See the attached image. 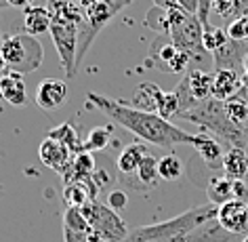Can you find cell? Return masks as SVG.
Returning a JSON list of instances; mask_svg holds the SVG:
<instances>
[{
	"mask_svg": "<svg viewBox=\"0 0 248 242\" xmlns=\"http://www.w3.org/2000/svg\"><path fill=\"white\" fill-rule=\"evenodd\" d=\"M89 105L103 112L109 120H114L118 127L126 129L135 137H139L143 144L156 145V147H170L177 144H194L196 135L185 133L183 129L175 127L170 120H166L156 112H145L133 105L114 101V99L99 95V93H89L86 95Z\"/></svg>",
	"mask_w": 248,
	"mask_h": 242,
	"instance_id": "obj_1",
	"label": "cell"
},
{
	"mask_svg": "<svg viewBox=\"0 0 248 242\" xmlns=\"http://www.w3.org/2000/svg\"><path fill=\"white\" fill-rule=\"evenodd\" d=\"M217 210H219V207L213 202L198 204V207L185 210L172 219L128 229L126 238L122 242H183L185 236L194 232L198 226L217 217Z\"/></svg>",
	"mask_w": 248,
	"mask_h": 242,
	"instance_id": "obj_2",
	"label": "cell"
},
{
	"mask_svg": "<svg viewBox=\"0 0 248 242\" xmlns=\"http://www.w3.org/2000/svg\"><path fill=\"white\" fill-rule=\"evenodd\" d=\"M179 118L198 125L204 133L213 135L215 139H219L223 145L229 147H246V131L244 125H238L232 118L227 116L225 105L219 99L210 97L204 99L198 105H194L191 110L179 114Z\"/></svg>",
	"mask_w": 248,
	"mask_h": 242,
	"instance_id": "obj_3",
	"label": "cell"
},
{
	"mask_svg": "<svg viewBox=\"0 0 248 242\" xmlns=\"http://www.w3.org/2000/svg\"><path fill=\"white\" fill-rule=\"evenodd\" d=\"M0 53H2L7 67L17 74H32L42 65L45 51L38 38L32 34H13L7 36L0 42Z\"/></svg>",
	"mask_w": 248,
	"mask_h": 242,
	"instance_id": "obj_4",
	"label": "cell"
},
{
	"mask_svg": "<svg viewBox=\"0 0 248 242\" xmlns=\"http://www.w3.org/2000/svg\"><path fill=\"white\" fill-rule=\"evenodd\" d=\"M170 40L187 55H191V64L200 61L206 55V48L202 45L204 28L200 19L191 13H185L183 9H175L170 13V30H169Z\"/></svg>",
	"mask_w": 248,
	"mask_h": 242,
	"instance_id": "obj_5",
	"label": "cell"
},
{
	"mask_svg": "<svg viewBox=\"0 0 248 242\" xmlns=\"http://www.w3.org/2000/svg\"><path fill=\"white\" fill-rule=\"evenodd\" d=\"M80 210H82L84 219L89 221L93 236H95L99 242H122L126 238L128 227L114 209L93 200L89 204H84Z\"/></svg>",
	"mask_w": 248,
	"mask_h": 242,
	"instance_id": "obj_6",
	"label": "cell"
},
{
	"mask_svg": "<svg viewBox=\"0 0 248 242\" xmlns=\"http://www.w3.org/2000/svg\"><path fill=\"white\" fill-rule=\"evenodd\" d=\"M147 67H156L160 72L169 74H183L191 64V55H187L170 40L169 34H158L150 45L147 53Z\"/></svg>",
	"mask_w": 248,
	"mask_h": 242,
	"instance_id": "obj_7",
	"label": "cell"
},
{
	"mask_svg": "<svg viewBox=\"0 0 248 242\" xmlns=\"http://www.w3.org/2000/svg\"><path fill=\"white\" fill-rule=\"evenodd\" d=\"M78 32H80V26H65V23H53L51 30H48L51 40L55 45V51L59 55L61 67H63L67 78H74L78 72V67H76Z\"/></svg>",
	"mask_w": 248,
	"mask_h": 242,
	"instance_id": "obj_8",
	"label": "cell"
},
{
	"mask_svg": "<svg viewBox=\"0 0 248 242\" xmlns=\"http://www.w3.org/2000/svg\"><path fill=\"white\" fill-rule=\"evenodd\" d=\"M215 64V72L217 70H244V61L248 57V42L244 40H233L227 38L221 42L219 47L210 53Z\"/></svg>",
	"mask_w": 248,
	"mask_h": 242,
	"instance_id": "obj_9",
	"label": "cell"
},
{
	"mask_svg": "<svg viewBox=\"0 0 248 242\" xmlns=\"http://www.w3.org/2000/svg\"><path fill=\"white\" fill-rule=\"evenodd\" d=\"M217 221L227 232L246 236L248 234V202H242L233 198V200L221 204L219 210H217Z\"/></svg>",
	"mask_w": 248,
	"mask_h": 242,
	"instance_id": "obj_10",
	"label": "cell"
},
{
	"mask_svg": "<svg viewBox=\"0 0 248 242\" xmlns=\"http://www.w3.org/2000/svg\"><path fill=\"white\" fill-rule=\"evenodd\" d=\"M38 156H40V160H42V164L45 166H48V169L55 171V173H59V175H63L74 154L67 150L63 144H59L57 139L45 137L42 139V144H40V147H38Z\"/></svg>",
	"mask_w": 248,
	"mask_h": 242,
	"instance_id": "obj_11",
	"label": "cell"
},
{
	"mask_svg": "<svg viewBox=\"0 0 248 242\" xmlns=\"http://www.w3.org/2000/svg\"><path fill=\"white\" fill-rule=\"evenodd\" d=\"M67 99V82L57 78L42 80L36 89V105L45 112L57 110L61 103Z\"/></svg>",
	"mask_w": 248,
	"mask_h": 242,
	"instance_id": "obj_12",
	"label": "cell"
},
{
	"mask_svg": "<svg viewBox=\"0 0 248 242\" xmlns=\"http://www.w3.org/2000/svg\"><path fill=\"white\" fill-rule=\"evenodd\" d=\"M242 240H244V236L227 232V229L217 221V217L204 221L202 226H198L194 232L183 238V242H242Z\"/></svg>",
	"mask_w": 248,
	"mask_h": 242,
	"instance_id": "obj_13",
	"label": "cell"
},
{
	"mask_svg": "<svg viewBox=\"0 0 248 242\" xmlns=\"http://www.w3.org/2000/svg\"><path fill=\"white\" fill-rule=\"evenodd\" d=\"M200 154V158L204 160V164L208 169H223V144L219 139H215L208 133H196V141L191 144Z\"/></svg>",
	"mask_w": 248,
	"mask_h": 242,
	"instance_id": "obj_14",
	"label": "cell"
},
{
	"mask_svg": "<svg viewBox=\"0 0 248 242\" xmlns=\"http://www.w3.org/2000/svg\"><path fill=\"white\" fill-rule=\"evenodd\" d=\"M95 171V154L93 152H80L74 154L70 164H67L63 177V183H74V181H89Z\"/></svg>",
	"mask_w": 248,
	"mask_h": 242,
	"instance_id": "obj_15",
	"label": "cell"
},
{
	"mask_svg": "<svg viewBox=\"0 0 248 242\" xmlns=\"http://www.w3.org/2000/svg\"><path fill=\"white\" fill-rule=\"evenodd\" d=\"M0 97L11 105H23L28 101V91L21 74L7 70L0 76Z\"/></svg>",
	"mask_w": 248,
	"mask_h": 242,
	"instance_id": "obj_16",
	"label": "cell"
},
{
	"mask_svg": "<svg viewBox=\"0 0 248 242\" xmlns=\"http://www.w3.org/2000/svg\"><path fill=\"white\" fill-rule=\"evenodd\" d=\"M118 166H116V160L108 156V154H101L97 152L95 156V171H93V183L97 185V190H109L111 185L118 181Z\"/></svg>",
	"mask_w": 248,
	"mask_h": 242,
	"instance_id": "obj_17",
	"label": "cell"
},
{
	"mask_svg": "<svg viewBox=\"0 0 248 242\" xmlns=\"http://www.w3.org/2000/svg\"><path fill=\"white\" fill-rule=\"evenodd\" d=\"M48 13L53 23H65V26H82L84 13L72 0H48Z\"/></svg>",
	"mask_w": 248,
	"mask_h": 242,
	"instance_id": "obj_18",
	"label": "cell"
},
{
	"mask_svg": "<svg viewBox=\"0 0 248 242\" xmlns=\"http://www.w3.org/2000/svg\"><path fill=\"white\" fill-rule=\"evenodd\" d=\"M242 86V76L235 70H217L213 82V97L219 101H227Z\"/></svg>",
	"mask_w": 248,
	"mask_h": 242,
	"instance_id": "obj_19",
	"label": "cell"
},
{
	"mask_svg": "<svg viewBox=\"0 0 248 242\" xmlns=\"http://www.w3.org/2000/svg\"><path fill=\"white\" fill-rule=\"evenodd\" d=\"M23 26H26V34H32V36L48 32L51 26H53L48 9L40 7V4H30V7H26V13H23Z\"/></svg>",
	"mask_w": 248,
	"mask_h": 242,
	"instance_id": "obj_20",
	"label": "cell"
},
{
	"mask_svg": "<svg viewBox=\"0 0 248 242\" xmlns=\"http://www.w3.org/2000/svg\"><path fill=\"white\" fill-rule=\"evenodd\" d=\"M145 156H147V147H145L143 141L126 145L116 160L118 173H120V175H135L137 169H139V164H141V160H143Z\"/></svg>",
	"mask_w": 248,
	"mask_h": 242,
	"instance_id": "obj_21",
	"label": "cell"
},
{
	"mask_svg": "<svg viewBox=\"0 0 248 242\" xmlns=\"http://www.w3.org/2000/svg\"><path fill=\"white\" fill-rule=\"evenodd\" d=\"M248 173V154L244 147H229L223 156V175L229 179H244Z\"/></svg>",
	"mask_w": 248,
	"mask_h": 242,
	"instance_id": "obj_22",
	"label": "cell"
},
{
	"mask_svg": "<svg viewBox=\"0 0 248 242\" xmlns=\"http://www.w3.org/2000/svg\"><path fill=\"white\" fill-rule=\"evenodd\" d=\"M187 82H189V91L194 95L196 101H204V99L213 97V82H215V72H206V70H196L187 72Z\"/></svg>",
	"mask_w": 248,
	"mask_h": 242,
	"instance_id": "obj_23",
	"label": "cell"
},
{
	"mask_svg": "<svg viewBox=\"0 0 248 242\" xmlns=\"http://www.w3.org/2000/svg\"><path fill=\"white\" fill-rule=\"evenodd\" d=\"M162 95H164V91L160 89L158 84L143 82L137 86V91H135V95H133V108H139L145 112H156L158 114V105H160Z\"/></svg>",
	"mask_w": 248,
	"mask_h": 242,
	"instance_id": "obj_24",
	"label": "cell"
},
{
	"mask_svg": "<svg viewBox=\"0 0 248 242\" xmlns=\"http://www.w3.org/2000/svg\"><path fill=\"white\" fill-rule=\"evenodd\" d=\"M206 196H208V202L217 204V207L233 200V179H229L225 175L213 177L206 183Z\"/></svg>",
	"mask_w": 248,
	"mask_h": 242,
	"instance_id": "obj_25",
	"label": "cell"
},
{
	"mask_svg": "<svg viewBox=\"0 0 248 242\" xmlns=\"http://www.w3.org/2000/svg\"><path fill=\"white\" fill-rule=\"evenodd\" d=\"M46 137L57 139L59 144H63V145H65L72 154H80V152H84V144L80 141L78 131L74 129L72 122H63V125H59L57 129H53V131L48 133Z\"/></svg>",
	"mask_w": 248,
	"mask_h": 242,
	"instance_id": "obj_26",
	"label": "cell"
},
{
	"mask_svg": "<svg viewBox=\"0 0 248 242\" xmlns=\"http://www.w3.org/2000/svg\"><path fill=\"white\" fill-rule=\"evenodd\" d=\"M135 175H137L139 183L143 185L145 190H154L158 185V181H160V175H158V158L152 156V154H147V156L141 160V164H139V169H137Z\"/></svg>",
	"mask_w": 248,
	"mask_h": 242,
	"instance_id": "obj_27",
	"label": "cell"
},
{
	"mask_svg": "<svg viewBox=\"0 0 248 242\" xmlns=\"http://www.w3.org/2000/svg\"><path fill=\"white\" fill-rule=\"evenodd\" d=\"M175 9H162V7H154L147 11V15H145V28H150L154 30L156 34H169V30H170V13Z\"/></svg>",
	"mask_w": 248,
	"mask_h": 242,
	"instance_id": "obj_28",
	"label": "cell"
},
{
	"mask_svg": "<svg viewBox=\"0 0 248 242\" xmlns=\"http://www.w3.org/2000/svg\"><path fill=\"white\" fill-rule=\"evenodd\" d=\"M158 175L162 181H177L183 175V162L175 154H166L158 158Z\"/></svg>",
	"mask_w": 248,
	"mask_h": 242,
	"instance_id": "obj_29",
	"label": "cell"
},
{
	"mask_svg": "<svg viewBox=\"0 0 248 242\" xmlns=\"http://www.w3.org/2000/svg\"><path fill=\"white\" fill-rule=\"evenodd\" d=\"M109 139H111L109 127H95L84 141V150L86 152H101L109 145Z\"/></svg>",
	"mask_w": 248,
	"mask_h": 242,
	"instance_id": "obj_30",
	"label": "cell"
},
{
	"mask_svg": "<svg viewBox=\"0 0 248 242\" xmlns=\"http://www.w3.org/2000/svg\"><path fill=\"white\" fill-rule=\"evenodd\" d=\"M223 105H225V112L227 116L232 118L233 122H238V125H244V122L248 120V105L246 101H242L240 97H229L227 101H223Z\"/></svg>",
	"mask_w": 248,
	"mask_h": 242,
	"instance_id": "obj_31",
	"label": "cell"
},
{
	"mask_svg": "<svg viewBox=\"0 0 248 242\" xmlns=\"http://www.w3.org/2000/svg\"><path fill=\"white\" fill-rule=\"evenodd\" d=\"M225 30H227V36H229V38L248 42V13L235 17L233 21H229V26H227Z\"/></svg>",
	"mask_w": 248,
	"mask_h": 242,
	"instance_id": "obj_32",
	"label": "cell"
},
{
	"mask_svg": "<svg viewBox=\"0 0 248 242\" xmlns=\"http://www.w3.org/2000/svg\"><path fill=\"white\" fill-rule=\"evenodd\" d=\"M213 11L219 13L223 19L233 21L235 17V2L233 0H213Z\"/></svg>",
	"mask_w": 248,
	"mask_h": 242,
	"instance_id": "obj_33",
	"label": "cell"
},
{
	"mask_svg": "<svg viewBox=\"0 0 248 242\" xmlns=\"http://www.w3.org/2000/svg\"><path fill=\"white\" fill-rule=\"evenodd\" d=\"M126 200H128V196H126V192H122V190H111L108 196L109 209H114V210H120L126 207Z\"/></svg>",
	"mask_w": 248,
	"mask_h": 242,
	"instance_id": "obj_34",
	"label": "cell"
},
{
	"mask_svg": "<svg viewBox=\"0 0 248 242\" xmlns=\"http://www.w3.org/2000/svg\"><path fill=\"white\" fill-rule=\"evenodd\" d=\"M101 2H103L105 7H108V9H109L114 15H118L122 9H126L128 4H133L135 0H101Z\"/></svg>",
	"mask_w": 248,
	"mask_h": 242,
	"instance_id": "obj_35",
	"label": "cell"
},
{
	"mask_svg": "<svg viewBox=\"0 0 248 242\" xmlns=\"http://www.w3.org/2000/svg\"><path fill=\"white\" fill-rule=\"evenodd\" d=\"M177 2L185 13H191V15L198 13V2H200V0H177Z\"/></svg>",
	"mask_w": 248,
	"mask_h": 242,
	"instance_id": "obj_36",
	"label": "cell"
},
{
	"mask_svg": "<svg viewBox=\"0 0 248 242\" xmlns=\"http://www.w3.org/2000/svg\"><path fill=\"white\" fill-rule=\"evenodd\" d=\"M72 2L76 4V7H78L80 11H82V13H86V11H89V9L93 7V4H97L99 0H72Z\"/></svg>",
	"mask_w": 248,
	"mask_h": 242,
	"instance_id": "obj_37",
	"label": "cell"
},
{
	"mask_svg": "<svg viewBox=\"0 0 248 242\" xmlns=\"http://www.w3.org/2000/svg\"><path fill=\"white\" fill-rule=\"evenodd\" d=\"M154 4H156V7H162V9H181L179 7V2L177 0H154Z\"/></svg>",
	"mask_w": 248,
	"mask_h": 242,
	"instance_id": "obj_38",
	"label": "cell"
},
{
	"mask_svg": "<svg viewBox=\"0 0 248 242\" xmlns=\"http://www.w3.org/2000/svg\"><path fill=\"white\" fill-rule=\"evenodd\" d=\"M9 7H17V9H26L28 7V0H7Z\"/></svg>",
	"mask_w": 248,
	"mask_h": 242,
	"instance_id": "obj_39",
	"label": "cell"
},
{
	"mask_svg": "<svg viewBox=\"0 0 248 242\" xmlns=\"http://www.w3.org/2000/svg\"><path fill=\"white\" fill-rule=\"evenodd\" d=\"M9 67H7V61H4V57H2V53H0V76H2L4 72H7Z\"/></svg>",
	"mask_w": 248,
	"mask_h": 242,
	"instance_id": "obj_40",
	"label": "cell"
},
{
	"mask_svg": "<svg viewBox=\"0 0 248 242\" xmlns=\"http://www.w3.org/2000/svg\"><path fill=\"white\" fill-rule=\"evenodd\" d=\"M242 84L248 86V72H242Z\"/></svg>",
	"mask_w": 248,
	"mask_h": 242,
	"instance_id": "obj_41",
	"label": "cell"
},
{
	"mask_svg": "<svg viewBox=\"0 0 248 242\" xmlns=\"http://www.w3.org/2000/svg\"><path fill=\"white\" fill-rule=\"evenodd\" d=\"M9 7V2H7V0H0V11H2V9H7Z\"/></svg>",
	"mask_w": 248,
	"mask_h": 242,
	"instance_id": "obj_42",
	"label": "cell"
},
{
	"mask_svg": "<svg viewBox=\"0 0 248 242\" xmlns=\"http://www.w3.org/2000/svg\"><path fill=\"white\" fill-rule=\"evenodd\" d=\"M40 2H45V0H28V7L30 4H40Z\"/></svg>",
	"mask_w": 248,
	"mask_h": 242,
	"instance_id": "obj_43",
	"label": "cell"
},
{
	"mask_svg": "<svg viewBox=\"0 0 248 242\" xmlns=\"http://www.w3.org/2000/svg\"><path fill=\"white\" fill-rule=\"evenodd\" d=\"M242 242H248V234H246V236H244V240H242Z\"/></svg>",
	"mask_w": 248,
	"mask_h": 242,
	"instance_id": "obj_44",
	"label": "cell"
},
{
	"mask_svg": "<svg viewBox=\"0 0 248 242\" xmlns=\"http://www.w3.org/2000/svg\"><path fill=\"white\" fill-rule=\"evenodd\" d=\"M244 181H246V183H248V173H246V177H244Z\"/></svg>",
	"mask_w": 248,
	"mask_h": 242,
	"instance_id": "obj_45",
	"label": "cell"
},
{
	"mask_svg": "<svg viewBox=\"0 0 248 242\" xmlns=\"http://www.w3.org/2000/svg\"><path fill=\"white\" fill-rule=\"evenodd\" d=\"M2 192H4V188H2V185H0V194H2Z\"/></svg>",
	"mask_w": 248,
	"mask_h": 242,
	"instance_id": "obj_46",
	"label": "cell"
}]
</instances>
